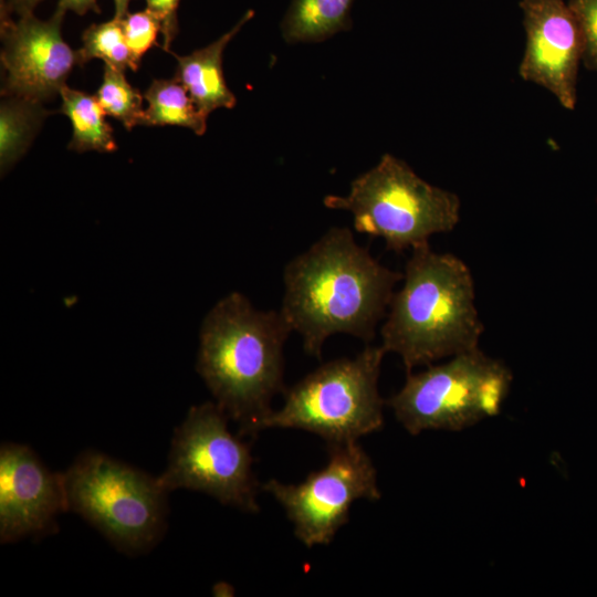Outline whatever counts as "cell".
Returning a JSON list of instances; mask_svg holds the SVG:
<instances>
[{"label":"cell","instance_id":"cell-1","mask_svg":"<svg viewBox=\"0 0 597 597\" xmlns=\"http://www.w3.org/2000/svg\"><path fill=\"white\" fill-rule=\"evenodd\" d=\"M402 273L376 260L347 227H332L283 270L279 308L307 355L320 358L328 337L369 344Z\"/></svg>","mask_w":597,"mask_h":597},{"label":"cell","instance_id":"cell-2","mask_svg":"<svg viewBox=\"0 0 597 597\" xmlns=\"http://www.w3.org/2000/svg\"><path fill=\"white\" fill-rule=\"evenodd\" d=\"M291 333L280 310H258L239 292L219 300L201 323L197 371L241 437L263 431L273 398L285 392Z\"/></svg>","mask_w":597,"mask_h":597},{"label":"cell","instance_id":"cell-3","mask_svg":"<svg viewBox=\"0 0 597 597\" xmlns=\"http://www.w3.org/2000/svg\"><path fill=\"white\" fill-rule=\"evenodd\" d=\"M401 281L380 327V345L400 357L407 373L479 348L484 325L463 260L422 244L411 250Z\"/></svg>","mask_w":597,"mask_h":597},{"label":"cell","instance_id":"cell-4","mask_svg":"<svg viewBox=\"0 0 597 597\" xmlns=\"http://www.w3.org/2000/svg\"><path fill=\"white\" fill-rule=\"evenodd\" d=\"M323 203L350 212L357 232L381 238L395 252L452 231L461 212L457 193L431 185L390 154L356 177L347 195H328Z\"/></svg>","mask_w":597,"mask_h":597},{"label":"cell","instance_id":"cell-5","mask_svg":"<svg viewBox=\"0 0 597 597\" xmlns=\"http://www.w3.org/2000/svg\"><path fill=\"white\" fill-rule=\"evenodd\" d=\"M62 478L67 512L81 515L121 552L144 554L163 538L168 492L158 476L84 451Z\"/></svg>","mask_w":597,"mask_h":597},{"label":"cell","instance_id":"cell-6","mask_svg":"<svg viewBox=\"0 0 597 597\" xmlns=\"http://www.w3.org/2000/svg\"><path fill=\"white\" fill-rule=\"evenodd\" d=\"M386 352L366 347L353 358L327 362L284 392V404L263 423L300 429L323 438L328 446L358 441L384 427L378 379Z\"/></svg>","mask_w":597,"mask_h":597},{"label":"cell","instance_id":"cell-7","mask_svg":"<svg viewBox=\"0 0 597 597\" xmlns=\"http://www.w3.org/2000/svg\"><path fill=\"white\" fill-rule=\"evenodd\" d=\"M512 381V371L502 360L475 348L408 373L386 404L412 436L425 430L460 431L498 416Z\"/></svg>","mask_w":597,"mask_h":597},{"label":"cell","instance_id":"cell-8","mask_svg":"<svg viewBox=\"0 0 597 597\" xmlns=\"http://www.w3.org/2000/svg\"><path fill=\"white\" fill-rule=\"evenodd\" d=\"M228 420L216 401L192 406L175 430L168 462L158 480L168 493L198 491L223 505L258 513L259 484L250 444L230 431Z\"/></svg>","mask_w":597,"mask_h":597},{"label":"cell","instance_id":"cell-9","mask_svg":"<svg viewBox=\"0 0 597 597\" xmlns=\"http://www.w3.org/2000/svg\"><path fill=\"white\" fill-rule=\"evenodd\" d=\"M262 490L282 505L296 538L308 548L328 545L356 501L381 496L376 468L358 441L328 446L327 463L303 482L271 479Z\"/></svg>","mask_w":597,"mask_h":597},{"label":"cell","instance_id":"cell-10","mask_svg":"<svg viewBox=\"0 0 597 597\" xmlns=\"http://www.w3.org/2000/svg\"><path fill=\"white\" fill-rule=\"evenodd\" d=\"M63 12L55 10L49 20L33 13L1 12V63L6 72L1 94L42 103L60 94L75 65L77 51L63 40Z\"/></svg>","mask_w":597,"mask_h":597},{"label":"cell","instance_id":"cell-11","mask_svg":"<svg viewBox=\"0 0 597 597\" xmlns=\"http://www.w3.org/2000/svg\"><path fill=\"white\" fill-rule=\"evenodd\" d=\"M520 7L526 33L520 76L575 109L584 42L573 12L565 0H521Z\"/></svg>","mask_w":597,"mask_h":597},{"label":"cell","instance_id":"cell-12","mask_svg":"<svg viewBox=\"0 0 597 597\" xmlns=\"http://www.w3.org/2000/svg\"><path fill=\"white\" fill-rule=\"evenodd\" d=\"M67 512L62 473L50 471L28 446L0 448V542L55 532Z\"/></svg>","mask_w":597,"mask_h":597},{"label":"cell","instance_id":"cell-13","mask_svg":"<svg viewBox=\"0 0 597 597\" xmlns=\"http://www.w3.org/2000/svg\"><path fill=\"white\" fill-rule=\"evenodd\" d=\"M253 15L254 11L248 10L230 31L202 49L182 56L174 53L178 62L175 78L184 85L206 116L220 107L232 108L237 103L223 77L222 54L228 43Z\"/></svg>","mask_w":597,"mask_h":597},{"label":"cell","instance_id":"cell-14","mask_svg":"<svg viewBox=\"0 0 597 597\" xmlns=\"http://www.w3.org/2000/svg\"><path fill=\"white\" fill-rule=\"evenodd\" d=\"M354 0H292L282 20L287 43L320 42L352 28Z\"/></svg>","mask_w":597,"mask_h":597},{"label":"cell","instance_id":"cell-15","mask_svg":"<svg viewBox=\"0 0 597 597\" xmlns=\"http://www.w3.org/2000/svg\"><path fill=\"white\" fill-rule=\"evenodd\" d=\"M60 95L62 98L60 113L69 117L73 128L69 149L78 153L88 150L111 153L117 148L113 128L106 122V113L96 96L66 85Z\"/></svg>","mask_w":597,"mask_h":597},{"label":"cell","instance_id":"cell-16","mask_svg":"<svg viewBox=\"0 0 597 597\" xmlns=\"http://www.w3.org/2000/svg\"><path fill=\"white\" fill-rule=\"evenodd\" d=\"M146 126L175 125L191 129L201 136L207 129V117L193 103L177 78L154 80L144 94Z\"/></svg>","mask_w":597,"mask_h":597},{"label":"cell","instance_id":"cell-17","mask_svg":"<svg viewBox=\"0 0 597 597\" xmlns=\"http://www.w3.org/2000/svg\"><path fill=\"white\" fill-rule=\"evenodd\" d=\"M49 113L40 103L4 96L0 107V168L6 175L24 155Z\"/></svg>","mask_w":597,"mask_h":597},{"label":"cell","instance_id":"cell-18","mask_svg":"<svg viewBox=\"0 0 597 597\" xmlns=\"http://www.w3.org/2000/svg\"><path fill=\"white\" fill-rule=\"evenodd\" d=\"M83 46L77 50L78 65L92 59H101L106 65L124 71H137V63L129 51L122 27V20L91 24L82 35Z\"/></svg>","mask_w":597,"mask_h":597},{"label":"cell","instance_id":"cell-19","mask_svg":"<svg viewBox=\"0 0 597 597\" xmlns=\"http://www.w3.org/2000/svg\"><path fill=\"white\" fill-rule=\"evenodd\" d=\"M95 96L106 115L121 122L127 130L144 124L143 96L126 80L124 71L105 64Z\"/></svg>","mask_w":597,"mask_h":597},{"label":"cell","instance_id":"cell-20","mask_svg":"<svg viewBox=\"0 0 597 597\" xmlns=\"http://www.w3.org/2000/svg\"><path fill=\"white\" fill-rule=\"evenodd\" d=\"M126 44L135 61L140 64L143 55L156 43L161 22L148 9L127 13L122 19Z\"/></svg>","mask_w":597,"mask_h":597},{"label":"cell","instance_id":"cell-21","mask_svg":"<svg viewBox=\"0 0 597 597\" xmlns=\"http://www.w3.org/2000/svg\"><path fill=\"white\" fill-rule=\"evenodd\" d=\"M584 42L583 64L597 72V0H567Z\"/></svg>","mask_w":597,"mask_h":597},{"label":"cell","instance_id":"cell-22","mask_svg":"<svg viewBox=\"0 0 597 597\" xmlns=\"http://www.w3.org/2000/svg\"><path fill=\"white\" fill-rule=\"evenodd\" d=\"M147 8L161 22V33L164 35L165 51H169L170 45L178 32L177 9L180 0H145Z\"/></svg>","mask_w":597,"mask_h":597},{"label":"cell","instance_id":"cell-23","mask_svg":"<svg viewBox=\"0 0 597 597\" xmlns=\"http://www.w3.org/2000/svg\"><path fill=\"white\" fill-rule=\"evenodd\" d=\"M56 10L63 13L71 10L81 15L90 10L100 13L96 0H59Z\"/></svg>","mask_w":597,"mask_h":597},{"label":"cell","instance_id":"cell-24","mask_svg":"<svg viewBox=\"0 0 597 597\" xmlns=\"http://www.w3.org/2000/svg\"><path fill=\"white\" fill-rule=\"evenodd\" d=\"M42 0H1V12L14 15L33 13Z\"/></svg>","mask_w":597,"mask_h":597},{"label":"cell","instance_id":"cell-25","mask_svg":"<svg viewBox=\"0 0 597 597\" xmlns=\"http://www.w3.org/2000/svg\"><path fill=\"white\" fill-rule=\"evenodd\" d=\"M132 0H114L115 19L122 20L128 13V6Z\"/></svg>","mask_w":597,"mask_h":597},{"label":"cell","instance_id":"cell-26","mask_svg":"<svg viewBox=\"0 0 597 597\" xmlns=\"http://www.w3.org/2000/svg\"><path fill=\"white\" fill-rule=\"evenodd\" d=\"M233 588L228 583H218L213 587V595L216 596H232Z\"/></svg>","mask_w":597,"mask_h":597}]
</instances>
